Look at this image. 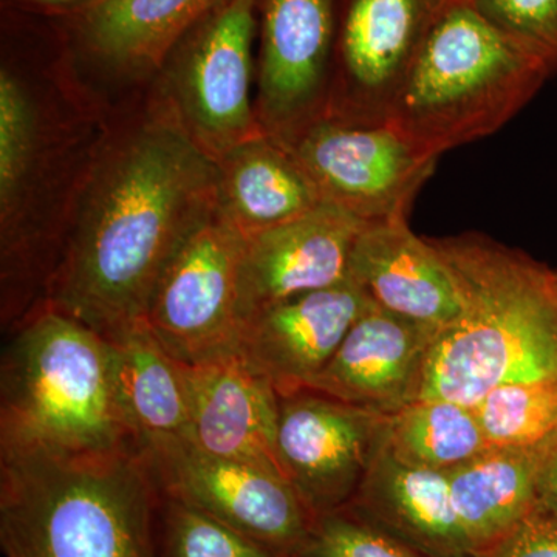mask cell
<instances>
[{"instance_id":"1","label":"cell","mask_w":557,"mask_h":557,"mask_svg":"<svg viewBox=\"0 0 557 557\" xmlns=\"http://www.w3.org/2000/svg\"><path fill=\"white\" fill-rule=\"evenodd\" d=\"M218 197V160L163 102L95 163L46 306L116 338L146 319L161 274Z\"/></svg>"},{"instance_id":"2","label":"cell","mask_w":557,"mask_h":557,"mask_svg":"<svg viewBox=\"0 0 557 557\" xmlns=\"http://www.w3.org/2000/svg\"><path fill=\"white\" fill-rule=\"evenodd\" d=\"M461 311L438 330L420 398L475 405L502 384L557 380L556 270L485 234L429 237Z\"/></svg>"},{"instance_id":"3","label":"cell","mask_w":557,"mask_h":557,"mask_svg":"<svg viewBox=\"0 0 557 557\" xmlns=\"http://www.w3.org/2000/svg\"><path fill=\"white\" fill-rule=\"evenodd\" d=\"M161 502L138 450L0 453L7 557H161Z\"/></svg>"},{"instance_id":"4","label":"cell","mask_w":557,"mask_h":557,"mask_svg":"<svg viewBox=\"0 0 557 557\" xmlns=\"http://www.w3.org/2000/svg\"><path fill=\"white\" fill-rule=\"evenodd\" d=\"M7 335L0 453H141L112 341L50 306Z\"/></svg>"},{"instance_id":"5","label":"cell","mask_w":557,"mask_h":557,"mask_svg":"<svg viewBox=\"0 0 557 557\" xmlns=\"http://www.w3.org/2000/svg\"><path fill=\"white\" fill-rule=\"evenodd\" d=\"M556 70L471 0H445L429 25L387 124L428 156L490 137Z\"/></svg>"},{"instance_id":"6","label":"cell","mask_w":557,"mask_h":557,"mask_svg":"<svg viewBox=\"0 0 557 557\" xmlns=\"http://www.w3.org/2000/svg\"><path fill=\"white\" fill-rule=\"evenodd\" d=\"M259 0H226L186 33L164 61L166 104L215 160L260 127L251 98Z\"/></svg>"},{"instance_id":"7","label":"cell","mask_w":557,"mask_h":557,"mask_svg":"<svg viewBox=\"0 0 557 557\" xmlns=\"http://www.w3.org/2000/svg\"><path fill=\"white\" fill-rule=\"evenodd\" d=\"M247 236L215 212L161 274L146 322L161 346L200 364L237 354L242 332L240 270Z\"/></svg>"},{"instance_id":"8","label":"cell","mask_w":557,"mask_h":557,"mask_svg":"<svg viewBox=\"0 0 557 557\" xmlns=\"http://www.w3.org/2000/svg\"><path fill=\"white\" fill-rule=\"evenodd\" d=\"M281 141L313 180L325 203L366 225L408 219L438 161L388 124L355 126L327 116Z\"/></svg>"},{"instance_id":"9","label":"cell","mask_w":557,"mask_h":557,"mask_svg":"<svg viewBox=\"0 0 557 557\" xmlns=\"http://www.w3.org/2000/svg\"><path fill=\"white\" fill-rule=\"evenodd\" d=\"M141 456L164 496L208 512L285 557L313 523L314 516L278 469L209 456L194 445Z\"/></svg>"},{"instance_id":"10","label":"cell","mask_w":557,"mask_h":557,"mask_svg":"<svg viewBox=\"0 0 557 557\" xmlns=\"http://www.w3.org/2000/svg\"><path fill=\"white\" fill-rule=\"evenodd\" d=\"M442 0H347L336 35L327 119L387 124Z\"/></svg>"},{"instance_id":"11","label":"cell","mask_w":557,"mask_h":557,"mask_svg":"<svg viewBox=\"0 0 557 557\" xmlns=\"http://www.w3.org/2000/svg\"><path fill=\"white\" fill-rule=\"evenodd\" d=\"M384 418L310 388L278 397L277 461L314 518L354 500Z\"/></svg>"},{"instance_id":"12","label":"cell","mask_w":557,"mask_h":557,"mask_svg":"<svg viewBox=\"0 0 557 557\" xmlns=\"http://www.w3.org/2000/svg\"><path fill=\"white\" fill-rule=\"evenodd\" d=\"M260 127L289 137L327 112L336 44L335 0H259Z\"/></svg>"},{"instance_id":"13","label":"cell","mask_w":557,"mask_h":557,"mask_svg":"<svg viewBox=\"0 0 557 557\" xmlns=\"http://www.w3.org/2000/svg\"><path fill=\"white\" fill-rule=\"evenodd\" d=\"M372 306L350 281L293 296L244 322L239 348L278 397L309 387L336 354L357 319Z\"/></svg>"},{"instance_id":"14","label":"cell","mask_w":557,"mask_h":557,"mask_svg":"<svg viewBox=\"0 0 557 557\" xmlns=\"http://www.w3.org/2000/svg\"><path fill=\"white\" fill-rule=\"evenodd\" d=\"M364 225L324 201L302 218L248 236L240 270L242 324L281 300L347 281Z\"/></svg>"},{"instance_id":"15","label":"cell","mask_w":557,"mask_h":557,"mask_svg":"<svg viewBox=\"0 0 557 557\" xmlns=\"http://www.w3.org/2000/svg\"><path fill=\"white\" fill-rule=\"evenodd\" d=\"M437 330L370 306L357 319L310 391L394 416L417 401Z\"/></svg>"},{"instance_id":"16","label":"cell","mask_w":557,"mask_h":557,"mask_svg":"<svg viewBox=\"0 0 557 557\" xmlns=\"http://www.w3.org/2000/svg\"><path fill=\"white\" fill-rule=\"evenodd\" d=\"M348 278L370 304L442 330L460 314L461 298L448 263L408 219L368 223L355 242Z\"/></svg>"},{"instance_id":"17","label":"cell","mask_w":557,"mask_h":557,"mask_svg":"<svg viewBox=\"0 0 557 557\" xmlns=\"http://www.w3.org/2000/svg\"><path fill=\"white\" fill-rule=\"evenodd\" d=\"M185 375L194 446L209 456L282 472L276 456L278 395L273 384L239 354L185 364Z\"/></svg>"},{"instance_id":"18","label":"cell","mask_w":557,"mask_h":557,"mask_svg":"<svg viewBox=\"0 0 557 557\" xmlns=\"http://www.w3.org/2000/svg\"><path fill=\"white\" fill-rule=\"evenodd\" d=\"M428 557H474L454 508L448 472L412 467L388 453L383 434L347 505Z\"/></svg>"},{"instance_id":"19","label":"cell","mask_w":557,"mask_h":557,"mask_svg":"<svg viewBox=\"0 0 557 557\" xmlns=\"http://www.w3.org/2000/svg\"><path fill=\"white\" fill-rule=\"evenodd\" d=\"M218 212L245 236L284 225L324 203L287 146L259 132L218 159Z\"/></svg>"},{"instance_id":"20","label":"cell","mask_w":557,"mask_h":557,"mask_svg":"<svg viewBox=\"0 0 557 557\" xmlns=\"http://www.w3.org/2000/svg\"><path fill=\"white\" fill-rule=\"evenodd\" d=\"M226 0H95L79 20L81 44L120 75L163 67L186 33Z\"/></svg>"},{"instance_id":"21","label":"cell","mask_w":557,"mask_h":557,"mask_svg":"<svg viewBox=\"0 0 557 557\" xmlns=\"http://www.w3.org/2000/svg\"><path fill=\"white\" fill-rule=\"evenodd\" d=\"M545 442L490 446L448 472L450 497L474 557L536 505Z\"/></svg>"},{"instance_id":"22","label":"cell","mask_w":557,"mask_h":557,"mask_svg":"<svg viewBox=\"0 0 557 557\" xmlns=\"http://www.w3.org/2000/svg\"><path fill=\"white\" fill-rule=\"evenodd\" d=\"M110 341L119 350L124 399L141 454L194 445L185 364L161 346L146 319Z\"/></svg>"},{"instance_id":"23","label":"cell","mask_w":557,"mask_h":557,"mask_svg":"<svg viewBox=\"0 0 557 557\" xmlns=\"http://www.w3.org/2000/svg\"><path fill=\"white\" fill-rule=\"evenodd\" d=\"M383 443L398 460L440 472L490 448L474 408L445 398H418L384 418Z\"/></svg>"},{"instance_id":"24","label":"cell","mask_w":557,"mask_h":557,"mask_svg":"<svg viewBox=\"0 0 557 557\" xmlns=\"http://www.w3.org/2000/svg\"><path fill=\"white\" fill-rule=\"evenodd\" d=\"M487 445L534 446L557 432V380L502 384L474 406Z\"/></svg>"},{"instance_id":"25","label":"cell","mask_w":557,"mask_h":557,"mask_svg":"<svg viewBox=\"0 0 557 557\" xmlns=\"http://www.w3.org/2000/svg\"><path fill=\"white\" fill-rule=\"evenodd\" d=\"M38 150V110L30 91L9 69L0 73V218L2 234L20 215Z\"/></svg>"},{"instance_id":"26","label":"cell","mask_w":557,"mask_h":557,"mask_svg":"<svg viewBox=\"0 0 557 557\" xmlns=\"http://www.w3.org/2000/svg\"><path fill=\"white\" fill-rule=\"evenodd\" d=\"M163 494V493H161ZM161 557H285L220 522L208 512L164 496L161 502Z\"/></svg>"},{"instance_id":"27","label":"cell","mask_w":557,"mask_h":557,"mask_svg":"<svg viewBox=\"0 0 557 557\" xmlns=\"http://www.w3.org/2000/svg\"><path fill=\"white\" fill-rule=\"evenodd\" d=\"M288 557H428L351 508L319 515Z\"/></svg>"},{"instance_id":"28","label":"cell","mask_w":557,"mask_h":557,"mask_svg":"<svg viewBox=\"0 0 557 557\" xmlns=\"http://www.w3.org/2000/svg\"><path fill=\"white\" fill-rule=\"evenodd\" d=\"M500 30L539 51L557 73V0H471Z\"/></svg>"},{"instance_id":"29","label":"cell","mask_w":557,"mask_h":557,"mask_svg":"<svg viewBox=\"0 0 557 557\" xmlns=\"http://www.w3.org/2000/svg\"><path fill=\"white\" fill-rule=\"evenodd\" d=\"M475 557H557V516L536 504Z\"/></svg>"},{"instance_id":"30","label":"cell","mask_w":557,"mask_h":557,"mask_svg":"<svg viewBox=\"0 0 557 557\" xmlns=\"http://www.w3.org/2000/svg\"><path fill=\"white\" fill-rule=\"evenodd\" d=\"M557 516V432L547 440L537 479V500Z\"/></svg>"},{"instance_id":"31","label":"cell","mask_w":557,"mask_h":557,"mask_svg":"<svg viewBox=\"0 0 557 557\" xmlns=\"http://www.w3.org/2000/svg\"><path fill=\"white\" fill-rule=\"evenodd\" d=\"M24 2L35 3L40 7H53V9H61V7H87L95 0H24Z\"/></svg>"},{"instance_id":"32","label":"cell","mask_w":557,"mask_h":557,"mask_svg":"<svg viewBox=\"0 0 557 557\" xmlns=\"http://www.w3.org/2000/svg\"><path fill=\"white\" fill-rule=\"evenodd\" d=\"M556 276H557V269H556Z\"/></svg>"},{"instance_id":"33","label":"cell","mask_w":557,"mask_h":557,"mask_svg":"<svg viewBox=\"0 0 557 557\" xmlns=\"http://www.w3.org/2000/svg\"><path fill=\"white\" fill-rule=\"evenodd\" d=\"M442 2H445V0H442Z\"/></svg>"}]
</instances>
